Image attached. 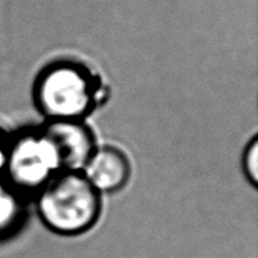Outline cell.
<instances>
[{"label":"cell","instance_id":"1","mask_svg":"<svg viewBox=\"0 0 258 258\" xmlns=\"http://www.w3.org/2000/svg\"><path fill=\"white\" fill-rule=\"evenodd\" d=\"M108 96L110 90L100 74L70 57L45 64L32 85L35 108L45 121H85Z\"/></svg>","mask_w":258,"mask_h":258},{"label":"cell","instance_id":"2","mask_svg":"<svg viewBox=\"0 0 258 258\" xmlns=\"http://www.w3.org/2000/svg\"><path fill=\"white\" fill-rule=\"evenodd\" d=\"M42 224L60 236L84 235L95 228L103 211V195L82 171L67 169L56 175L35 195Z\"/></svg>","mask_w":258,"mask_h":258},{"label":"cell","instance_id":"3","mask_svg":"<svg viewBox=\"0 0 258 258\" xmlns=\"http://www.w3.org/2000/svg\"><path fill=\"white\" fill-rule=\"evenodd\" d=\"M62 171L60 152L42 125L10 136L3 178L25 196H35Z\"/></svg>","mask_w":258,"mask_h":258},{"label":"cell","instance_id":"4","mask_svg":"<svg viewBox=\"0 0 258 258\" xmlns=\"http://www.w3.org/2000/svg\"><path fill=\"white\" fill-rule=\"evenodd\" d=\"M42 126L58 149L66 169L81 171L97 147L95 134L85 121H45Z\"/></svg>","mask_w":258,"mask_h":258},{"label":"cell","instance_id":"5","mask_svg":"<svg viewBox=\"0 0 258 258\" xmlns=\"http://www.w3.org/2000/svg\"><path fill=\"white\" fill-rule=\"evenodd\" d=\"M100 195H111L128 185L132 167L128 156L115 146H97L81 169Z\"/></svg>","mask_w":258,"mask_h":258},{"label":"cell","instance_id":"6","mask_svg":"<svg viewBox=\"0 0 258 258\" xmlns=\"http://www.w3.org/2000/svg\"><path fill=\"white\" fill-rule=\"evenodd\" d=\"M28 196L0 178V241L23 229L28 218Z\"/></svg>","mask_w":258,"mask_h":258},{"label":"cell","instance_id":"7","mask_svg":"<svg viewBox=\"0 0 258 258\" xmlns=\"http://www.w3.org/2000/svg\"><path fill=\"white\" fill-rule=\"evenodd\" d=\"M241 171L247 182L257 187L258 185V138L252 136L247 143L241 156Z\"/></svg>","mask_w":258,"mask_h":258},{"label":"cell","instance_id":"8","mask_svg":"<svg viewBox=\"0 0 258 258\" xmlns=\"http://www.w3.org/2000/svg\"><path fill=\"white\" fill-rule=\"evenodd\" d=\"M9 139H10V136L7 135L3 129L0 128V178H3V175H5V167H6Z\"/></svg>","mask_w":258,"mask_h":258}]
</instances>
